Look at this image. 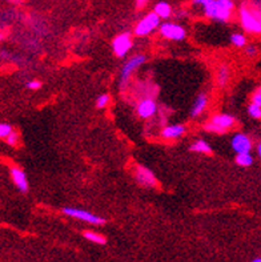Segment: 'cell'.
I'll list each match as a JSON object with an SVG mask.
<instances>
[{"label": "cell", "mask_w": 261, "mask_h": 262, "mask_svg": "<svg viewBox=\"0 0 261 262\" xmlns=\"http://www.w3.org/2000/svg\"><path fill=\"white\" fill-rule=\"evenodd\" d=\"M185 132H187V128L183 124H172V125L164 126L161 130V137L165 140H176V139H180Z\"/></svg>", "instance_id": "4fadbf2b"}, {"label": "cell", "mask_w": 261, "mask_h": 262, "mask_svg": "<svg viewBox=\"0 0 261 262\" xmlns=\"http://www.w3.org/2000/svg\"><path fill=\"white\" fill-rule=\"evenodd\" d=\"M252 103H254V104H257L261 107V86L257 88V91L252 95Z\"/></svg>", "instance_id": "4316f807"}, {"label": "cell", "mask_w": 261, "mask_h": 262, "mask_svg": "<svg viewBox=\"0 0 261 262\" xmlns=\"http://www.w3.org/2000/svg\"><path fill=\"white\" fill-rule=\"evenodd\" d=\"M3 39V35H2V33H0V40Z\"/></svg>", "instance_id": "1f68e13d"}, {"label": "cell", "mask_w": 261, "mask_h": 262, "mask_svg": "<svg viewBox=\"0 0 261 262\" xmlns=\"http://www.w3.org/2000/svg\"><path fill=\"white\" fill-rule=\"evenodd\" d=\"M236 125V119L228 113L214 115L209 121L204 125L205 130L210 133H224Z\"/></svg>", "instance_id": "3957f363"}, {"label": "cell", "mask_w": 261, "mask_h": 262, "mask_svg": "<svg viewBox=\"0 0 261 262\" xmlns=\"http://www.w3.org/2000/svg\"><path fill=\"white\" fill-rule=\"evenodd\" d=\"M208 95L207 94H200L199 96L196 97L195 103H193L192 108H191V117H199L204 111H205V108L208 105Z\"/></svg>", "instance_id": "5bb4252c"}, {"label": "cell", "mask_w": 261, "mask_h": 262, "mask_svg": "<svg viewBox=\"0 0 261 262\" xmlns=\"http://www.w3.org/2000/svg\"><path fill=\"white\" fill-rule=\"evenodd\" d=\"M10 174H11V179L14 181L15 187L18 188L19 191L22 193H27L28 192V180H27V174L23 169L18 168V166H12L11 170H10Z\"/></svg>", "instance_id": "7c38bea8"}, {"label": "cell", "mask_w": 261, "mask_h": 262, "mask_svg": "<svg viewBox=\"0 0 261 262\" xmlns=\"http://www.w3.org/2000/svg\"><path fill=\"white\" fill-rule=\"evenodd\" d=\"M109 101H111V96L108 94L99 95L98 99H96V108L98 109H104V108L108 107Z\"/></svg>", "instance_id": "7402d4cb"}, {"label": "cell", "mask_w": 261, "mask_h": 262, "mask_svg": "<svg viewBox=\"0 0 261 262\" xmlns=\"http://www.w3.org/2000/svg\"><path fill=\"white\" fill-rule=\"evenodd\" d=\"M145 60H147L145 55L138 54L135 55V56H132L129 60L125 61V64L123 65L121 72H120V88H121V90H125V88H127L132 73H134L139 67H142L145 63Z\"/></svg>", "instance_id": "277c9868"}, {"label": "cell", "mask_w": 261, "mask_h": 262, "mask_svg": "<svg viewBox=\"0 0 261 262\" xmlns=\"http://www.w3.org/2000/svg\"><path fill=\"white\" fill-rule=\"evenodd\" d=\"M189 151L196 152V153H203V155H210L212 153V147L205 140H196L189 147Z\"/></svg>", "instance_id": "e0dca14e"}, {"label": "cell", "mask_w": 261, "mask_h": 262, "mask_svg": "<svg viewBox=\"0 0 261 262\" xmlns=\"http://www.w3.org/2000/svg\"><path fill=\"white\" fill-rule=\"evenodd\" d=\"M201 8L207 18L216 20V22L225 23L232 18L235 3L232 0H209Z\"/></svg>", "instance_id": "6da1fadb"}, {"label": "cell", "mask_w": 261, "mask_h": 262, "mask_svg": "<svg viewBox=\"0 0 261 262\" xmlns=\"http://www.w3.org/2000/svg\"><path fill=\"white\" fill-rule=\"evenodd\" d=\"M229 79H231V69L227 64H222L218 68V72H216V81H218L219 86L225 88L228 85Z\"/></svg>", "instance_id": "9a60e30c"}, {"label": "cell", "mask_w": 261, "mask_h": 262, "mask_svg": "<svg viewBox=\"0 0 261 262\" xmlns=\"http://www.w3.org/2000/svg\"><path fill=\"white\" fill-rule=\"evenodd\" d=\"M229 40H231V43H232L236 48H244L248 44L247 36L243 35V33H240V32L232 33V35H231V39Z\"/></svg>", "instance_id": "ffe728a7"}, {"label": "cell", "mask_w": 261, "mask_h": 262, "mask_svg": "<svg viewBox=\"0 0 261 262\" xmlns=\"http://www.w3.org/2000/svg\"><path fill=\"white\" fill-rule=\"evenodd\" d=\"M62 212L65 215H68V217L80 220V221H84V223L92 224V225H104L105 224V220L103 217L95 214L92 212H88V210H84V209L67 206V208H63Z\"/></svg>", "instance_id": "8992f818"}, {"label": "cell", "mask_w": 261, "mask_h": 262, "mask_svg": "<svg viewBox=\"0 0 261 262\" xmlns=\"http://www.w3.org/2000/svg\"><path fill=\"white\" fill-rule=\"evenodd\" d=\"M134 46L130 32H123L112 40V51L117 58H124Z\"/></svg>", "instance_id": "ba28073f"}, {"label": "cell", "mask_w": 261, "mask_h": 262, "mask_svg": "<svg viewBox=\"0 0 261 262\" xmlns=\"http://www.w3.org/2000/svg\"><path fill=\"white\" fill-rule=\"evenodd\" d=\"M83 236L85 240H88L90 242H94V244L104 245L105 242H107V240H105L104 236L96 233V232H92V230H85Z\"/></svg>", "instance_id": "d6986e66"}, {"label": "cell", "mask_w": 261, "mask_h": 262, "mask_svg": "<svg viewBox=\"0 0 261 262\" xmlns=\"http://www.w3.org/2000/svg\"><path fill=\"white\" fill-rule=\"evenodd\" d=\"M153 12L160 19H168L172 15V7H170V4L167 3V2H159V3L155 4Z\"/></svg>", "instance_id": "2e32d148"}, {"label": "cell", "mask_w": 261, "mask_h": 262, "mask_svg": "<svg viewBox=\"0 0 261 262\" xmlns=\"http://www.w3.org/2000/svg\"><path fill=\"white\" fill-rule=\"evenodd\" d=\"M160 35L172 41H182L187 37V31L183 25L172 22H164L159 27Z\"/></svg>", "instance_id": "52a82bcc"}, {"label": "cell", "mask_w": 261, "mask_h": 262, "mask_svg": "<svg viewBox=\"0 0 261 262\" xmlns=\"http://www.w3.org/2000/svg\"><path fill=\"white\" fill-rule=\"evenodd\" d=\"M136 111H138V115L140 119H151V117L156 115L157 112L156 101L153 100V99H143V100L139 101Z\"/></svg>", "instance_id": "8fae6325"}, {"label": "cell", "mask_w": 261, "mask_h": 262, "mask_svg": "<svg viewBox=\"0 0 261 262\" xmlns=\"http://www.w3.org/2000/svg\"><path fill=\"white\" fill-rule=\"evenodd\" d=\"M27 88L32 91L40 90L41 88V81H39V80H31V81L27 83Z\"/></svg>", "instance_id": "484cf974"}, {"label": "cell", "mask_w": 261, "mask_h": 262, "mask_svg": "<svg viewBox=\"0 0 261 262\" xmlns=\"http://www.w3.org/2000/svg\"><path fill=\"white\" fill-rule=\"evenodd\" d=\"M135 179L142 187L144 188H155L157 185V179L155 173L147 166L138 165L135 169Z\"/></svg>", "instance_id": "9c48e42d"}, {"label": "cell", "mask_w": 261, "mask_h": 262, "mask_svg": "<svg viewBox=\"0 0 261 262\" xmlns=\"http://www.w3.org/2000/svg\"><path fill=\"white\" fill-rule=\"evenodd\" d=\"M160 20L161 19L157 16L155 12H149L147 14L143 19L139 20V23L135 27V35L139 36V37H143V36H148L149 33H152L155 29H157L160 27Z\"/></svg>", "instance_id": "5b68a950"}, {"label": "cell", "mask_w": 261, "mask_h": 262, "mask_svg": "<svg viewBox=\"0 0 261 262\" xmlns=\"http://www.w3.org/2000/svg\"><path fill=\"white\" fill-rule=\"evenodd\" d=\"M248 115L254 120H261V107L254 103H250L247 108Z\"/></svg>", "instance_id": "44dd1931"}, {"label": "cell", "mask_w": 261, "mask_h": 262, "mask_svg": "<svg viewBox=\"0 0 261 262\" xmlns=\"http://www.w3.org/2000/svg\"><path fill=\"white\" fill-rule=\"evenodd\" d=\"M244 51H245V55H247L248 58H256L258 54V48L254 44H249V46L247 44L244 47Z\"/></svg>", "instance_id": "cb8c5ba5"}, {"label": "cell", "mask_w": 261, "mask_h": 262, "mask_svg": "<svg viewBox=\"0 0 261 262\" xmlns=\"http://www.w3.org/2000/svg\"><path fill=\"white\" fill-rule=\"evenodd\" d=\"M208 2H209V0H193V4H196V6H200V7H203V6H205Z\"/></svg>", "instance_id": "f1b7e54d"}, {"label": "cell", "mask_w": 261, "mask_h": 262, "mask_svg": "<svg viewBox=\"0 0 261 262\" xmlns=\"http://www.w3.org/2000/svg\"><path fill=\"white\" fill-rule=\"evenodd\" d=\"M231 147H232L233 152H236V155L237 153H247V152L252 151L253 143H252V140H250V137L248 135L239 132L232 137Z\"/></svg>", "instance_id": "30bf717a"}, {"label": "cell", "mask_w": 261, "mask_h": 262, "mask_svg": "<svg viewBox=\"0 0 261 262\" xmlns=\"http://www.w3.org/2000/svg\"><path fill=\"white\" fill-rule=\"evenodd\" d=\"M239 18L244 31H247L248 33H254V35L261 33V18L250 8L243 6L240 8Z\"/></svg>", "instance_id": "7a4b0ae2"}, {"label": "cell", "mask_w": 261, "mask_h": 262, "mask_svg": "<svg viewBox=\"0 0 261 262\" xmlns=\"http://www.w3.org/2000/svg\"><path fill=\"white\" fill-rule=\"evenodd\" d=\"M256 153H257L258 157L261 158V141H258L257 145H256Z\"/></svg>", "instance_id": "f546056e"}, {"label": "cell", "mask_w": 261, "mask_h": 262, "mask_svg": "<svg viewBox=\"0 0 261 262\" xmlns=\"http://www.w3.org/2000/svg\"><path fill=\"white\" fill-rule=\"evenodd\" d=\"M235 161L239 166H244V168H247V166H250L252 164H253L254 158L250 152H247V153H237L235 157Z\"/></svg>", "instance_id": "ac0fdd59"}, {"label": "cell", "mask_w": 261, "mask_h": 262, "mask_svg": "<svg viewBox=\"0 0 261 262\" xmlns=\"http://www.w3.org/2000/svg\"><path fill=\"white\" fill-rule=\"evenodd\" d=\"M18 141H19V133L16 132V130H12V132L6 137V143H7L8 145H12V147H15V145L18 144Z\"/></svg>", "instance_id": "d4e9b609"}, {"label": "cell", "mask_w": 261, "mask_h": 262, "mask_svg": "<svg viewBox=\"0 0 261 262\" xmlns=\"http://www.w3.org/2000/svg\"><path fill=\"white\" fill-rule=\"evenodd\" d=\"M135 2H136V7L138 8H144L149 3V0H135Z\"/></svg>", "instance_id": "83f0119b"}, {"label": "cell", "mask_w": 261, "mask_h": 262, "mask_svg": "<svg viewBox=\"0 0 261 262\" xmlns=\"http://www.w3.org/2000/svg\"><path fill=\"white\" fill-rule=\"evenodd\" d=\"M250 262H261V257H257V258L252 259V261H250Z\"/></svg>", "instance_id": "4dcf8cb0"}, {"label": "cell", "mask_w": 261, "mask_h": 262, "mask_svg": "<svg viewBox=\"0 0 261 262\" xmlns=\"http://www.w3.org/2000/svg\"><path fill=\"white\" fill-rule=\"evenodd\" d=\"M12 130H14V128L10 124H7V122H0V139H6Z\"/></svg>", "instance_id": "603a6c76"}]
</instances>
